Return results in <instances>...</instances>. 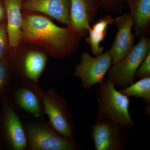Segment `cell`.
<instances>
[{
  "instance_id": "1",
  "label": "cell",
  "mask_w": 150,
  "mask_h": 150,
  "mask_svg": "<svg viewBox=\"0 0 150 150\" xmlns=\"http://www.w3.org/2000/svg\"><path fill=\"white\" fill-rule=\"evenodd\" d=\"M81 37L69 26L59 27L42 15L28 11L23 15L22 41L42 48L56 59L71 55L79 48Z\"/></svg>"
},
{
  "instance_id": "2",
  "label": "cell",
  "mask_w": 150,
  "mask_h": 150,
  "mask_svg": "<svg viewBox=\"0 0 150 150\" xmlns=\"http://www.w3.org/2000/svg\"><path fill=\"white\" fill-rule=\"evenodd\" d=\"M44 93L38 85L16 81L1 95V102L23 118L44 121Z\"/></svg>"
},
{
  "instance_id": "3",
  "label": "cell",
  "mask_w": 150,
  "mask_h": 150,
  "mask_svg": "<svg viewBox=\"0 0 150 150\" xmlns=\"http://www.w3.org/2000/svg\"><path fill=\"white\" fill-rule=\"evenodd\" d=\"M95 97L98 113L117 123L127 131H132L137 123L130 112L129 97L118 91L113 84L106 79L97 89Z\"/></svg>"
},
{
  "instance_id": "4",
  "label": "cell",
  "mask_w": 150,
  "mask_h": 150,
  "mask_svg": "<svg viewBox=\"0 0 150 150\" xmlns=\"http://www.w3.org/2000/svg\"><path fill=\"white\" fill-rule=\"evenodd\" d=\"M26 118L23 121L28 142L27 150H81L76 139L58 134L45 120Z\"/></svg>"
},
{
  "instance_id": "5",
  "label": "cell",
  "mask_w": 150,
  "mask_h": 150,
  "mask_svg": "<svg viewBox=\"0 0 150 150\" xmlns=\"http://www.w3.org/2000/svg\"><path fill=\"white\" fill-rule=\"evenodd\" d=\"M139 42L126 56L112 64L107 74V79L115 87L124 88L134 82L138 67L150 52V38L148 35L140 37Z\"/></svg>"
},
{
  "instance_id": "6",
  "label": "cell",
  "mask_w": 150,
  "mask_h": 150,
  "mask_svg": "<svg viewBox=\"0 0 150 150\" xmlns=\"http://www.w3.org/2000/svg\"><path fill=\"white\" fill-rule=\"evenodd\" d=\"M43 104L45 115L48 123L60 135L75 139L76 131L72 112L66 98L55 88L44 91Z\"/></svg>"
},
{
  "instance_id": "7",
  "label": "cell",
  "mask_w": 150,
  "mask_h": 150,
  "mask_svg": "<svg viewBox=\"0 0 150 150\" xmlns=\"http://www.w3.org/2000/svg\"><path fill=\"white\" fill-rule=\"evenodd\" d=\"M127 131L107 117L98 113L89 130L96 150H125L129 137Z\"/></svg>"
},
{
  "instance_id": "8",
  "label": "cell",
  "mask_w": 150,
  "mask_h": 150,
  "mask_svg": "<svg viewBox=\"0 0 150 150\" xmlns=\"http://www.w3.org/2000/svg\"><path fill=\"white\" fill-rule=\"evenodd\" d=\"M0 144L8 150H27L28 142L20 116L8 105L1 102Z\"/></svg>"
},
{
  "instance_id": "9",
  "label": "cell",
  "mask_w": 150,
  "mask_h": 150,
  "mask_svg": "<svg viewBox=\"0 0 150 150\" xmlns=\"http://www.w3.org/2000/svg\"><path fill=\"white\" fill-rule=\"evenodd\" d=\"M112 65L109 51L93 57L88 52L81 55V61L75 67L74 76L81 81V85L90 89L96 84L100 85Z\"/></svg>"
},
{
  "instance_id": "10",
  "label": "cell",
  "mask_w": 150,
  "mask_h": 150,
  "mask_svg": "<svg viewBox=\"0 0 150 150\" xmlns=\"http://www.w3.org/2000/svg\"><path fill=\"white\" fill-rule=\"evenodd\" d=\"M47 60L46 53L36 50H29L19 56L13 55L7 59L11 70H13L18 76L17 81L37 85Z\"/></svg>"
},
{
  "instance_id": "11",
  "label": "cell",
  "mask_w": 150,
  "mask_h": 150,
  "mask_svg": "<svg viewBox=\"0 0 150 150\" xmlns=\"http://www.w3.org/2000/svg\"><path fill=\"white\" fill-rule=\"evenodd\" d=\"M117 31L109 52L112 64L123 59L134 46L135 36L132 32L133 22L129 12L114 18Z\"/></svg>"
},
{
  "instance_id": "12",
  "label": "cell",
  "mask_w": 150,
  "mask_h": 150,
  "mask_svg": "<svg viewBox=\"0 0 150 150\" xmlns=\"http://www.w3.org/2000/svg\"><path fill=\"white\" fill-rule=\"evenodd\" d=\"M71 28L81 37L86 36L89 28L100 8L97 0H70Z\"/></svg>"
},
{
  "instance_id": "13",
  "label": "cell",
  "mask_w": 150,
  "mask_h": 150,
  "mask_svg": "<svg viewBox=\"0 0 150 150\" xmlns=\"http://www.w3.org/2000/svg\"><path fill=\"white\" fill-rule=\"evenodd\" d=\"M70 4V0H24L22 9L44 14L68 26Z\"/></svg>"
},
{
  "instance_id": "14",
  "label": "cell",
  "mask_w": 150,
  "mask_h": 150,
  "mask_svg": "<svg viewBox=\"0 0 150 150\" xmlns=\"http://www.w3.org/2000/svg\"><path fill=\"white\" fill-rule=\"evenodd\" d=\"M24 0H3L7 18L6 30L10 48L18 47L22 41L23 15L22 5Z\"/></svg>"
},
{
  "instance_id": "15",
  "label": "cell",
  "mask_w": 150,
  "mask_h": 150,
  "mask_svg": "<svg viewBox=\"0 0 150 150\" xmlns=\"http://www.w3.org/2000/svg\"><path fill=\"white\" fill-rule=\"evenodd\" d=\"M133 20L134 35L141 37L150 31V0H124Z\"/></svg>"
},
{
  "instance_id": "16",
  "label": "cell",
  "mask_w": 150,
  "mask_h": 150,
  "mask_svg": "<svg viewBox=\"0 0 150 150\" xmlns=\"http://www.w3.org/2000/svg\"><path fill=\"white\" fill-rule=\"evenodd\" d=\"M114 22V18L110 15H107L89 28L88 36L86 38V42L89 44L91 53L95 56H98L103 52L104 47L100 46V43L106 37L108 26Z\"/></svg>"
},
{
  "instance_id": "17",
  "label": "cell",
  "mask_w": 150,
  "mask_h": 150,
  "mask_svg": "<svg viewBox=\"0 0 150 150\" xmlns=\"http://www.w3.org/2000/svg\"><path fill=\"white\" fill-rule=\"evenodd\" d=\"M119 91L129 98H142L146 103H150V77L140 79Z\"/></svg>"
},
{
  "instance_id": "18",
  "label": "cell",
  "mask_w": 150,
  "mask_h": 150,
  "mask_svg": "<svg viewBox=\"0 0 150 150\" xmlns=\"http://www.w3.org/2000/svg\"><path fill=\"white\" fill-rule=\"evenodd\" d=\"M11 72V70L7 61H0V95L4 93L13 83Z\"/></svg>"
},
{
  "instance_id": "19",
  "label": "cell",
  "mask_w": 150,
  "mask_h": 150,
  "mask_svg": "<svg viewBox=\"0 0 150 150\" xmlns=\"http://www.w3.org/2000/svg\"><path fill=\"white\" fill-rule=\"evenodd\" d=\"M100 8L106 12L121 13L126 3L124 0H97Z\"/></svg>"
},
{
  "instance_id": "20",
  "label": "cell",
  "mask_w": 150,
  "mask_h": 150,
  "mask_svg": "<svg viewBox=\"0 0 150 150\" xmlns=\"http://www.w3.org/2000/svg\"><path fill=\"white\" fill-rule=\"evenodd\" d=\"M8 46L6 23L3 21L0 23V61L7 60Z\"/></svg>"
},
{
  "instance_id": "21",
  "label": "cell",
  "mask_w": 150,
  "mask_h": 150,
  "mask_svg": "<svg viewBox=\"0 0 150 150\" xmlns=\"http://www.w3.org/2000/svg\"><path fill=\"white\" fill-rule=\"evenodd\" d=\"M147 77H150V52L138 67L135 74V79Z\"/></svg>"
},
{
  "instance_id": "22",
  "label": "cell",
  "mask_w": 150,
  "mask_h": 150,
  "mask_svg": "<svg viewBox=\"0 0 150 150\" xmlns=\"http://www.w3.org/2000/svg\"><path fill=\"white\" fill-rule=\"evenodd\" d=\"M6 18V11L4 5L0 1V23L4 21Z\"/></svg>"
},
{
  "instance_id": "23",
  "label": "cell",
  "mask_w": 150,
  "mask_h": 150,
  "mask_svg": "<svg viewBox=\"0 0 150 150\" xmlns=\"http://www.w3.org/2000/svg\"><path fill=\"white\" fill-rule=\"evenodd\" d=\"M146 107L145 109V115L147 118H150V103H146Z\"/></svg>"
}]
</instances>
